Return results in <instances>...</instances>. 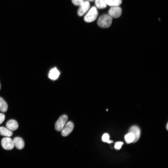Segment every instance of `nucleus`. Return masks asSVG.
I'll list each match as a JSON object with an SVG mask.
<instances>
[{
  "instance_id": "obj_16",
  "label": "nucleus",
  "mask_w": 168,
  "mask_h": 168,
  "mask_svg": "<svg viewBox=\"0 0 168 168\" xmlns=\"http://www.w3.org/2000/svg\"><path fill=\"white\" fill-rule=\"evenodd\" d=\"M95 4L99 9H104L106 7V4L104 0H95Z\"/></svg>"
},
{
  "instance_id": "obj_21",
  "label": "nucleus",
  "mask_w": 168,
  "mask_h": 168,
  "mask_svg": "<svg viewBox=\"0 0 168 168\" xmlns=\"http://www.w3.org/2000/svg\"><path fill=\"white\" fill-rule=\"evenodd\" d=\"M88 1H90V2H93L94 1V0H88Z\"/></svg>"
},
{
  "instance_id": "obj_15",
  "label": "nucleus",
  "mask_w": 168,
  "mask_h": 168,
  "mask_svg": "<svg viewBox=\"0 0 168 168\" xmlns=\"http://www.w3.org/2000/svg\"><path fill=\"white\" fill-rule=\"evenodd\" d=\"M134 138L135 137L134 134L131 133H128V134L125 135L124 137L125 141L127 143L133 142Z\"/></svg>"
},
{
  "instance_id": "obj_11",
  "label": "nucleus",
  "mask_w": 168,
  "mask_h": 168,
  "mask_svg": "<svg viewBox=\"0 0 168 168\" xmlns=\"http://www.w3.org/2000/svg\"><path fill=\"white\" fill-rule=\"evenodd\" d=\"M0 134L2 136L10 137L13 135L12 131L3 127H0Z\"/></svg>"
},
{
  "instance_id": "obj_17",
  "label": "nucleus",
  "mask_w": 168,
  "mask_h": 168,
  "mask_svg": "<svg viewBox=\"0 0 168 168\" xmlns=\"http://www.w3.org/2000/svg\"><path fill=\"white\" fill-rule=\"evenodd\" d=\"M110 136L107 133H104L102 136V139L103 142L108 143L113 142L112 141L109 140Z\"/></svg>"
},
{
  "instance_id": "obj_23",
  "label": "nucleus",
  "mask_w": 168,
  "mask_h": 168,
  "mask_svg": "<svg viewBox=\"0 0 168 168\" xmlns=\"http://www.w3.org/2000/svg\"><path fill=\"white\" fill-rule=\"evenodd\" d=\"M0 89H1V84H0Z\"/></svg>"
},
{
  "instance_id": "obj_10",
  "label": "nucleus",
  "mask_w": 168,
  "mask_h": 168,
  "mask_svg": "<svg viewBox=\"0 0 168 168\" xmlns=\"http://www.w3.org/2000/svg\"><path fill=\"white\" fill-rule=\"evenodd\" d=\"M6 126L7 128L11 131H15L17 129L18 124L16 121L14 119L8 120L6 124Z\"/></svg>"
},
{
  "instance_id": "obj_9",
  "label": "nucleus",
  "mask_w": 168,
  "mask_h": 168,
  "mask_svg": "<svg viewBox=\"0 0 168 168\" xmlns=\"http://www.w3.org/2000/svg\"><path fill=\"white\" fill-rule=\"evenodd\" d=\"M14 146L18 149L21 150L24 147L25 143L23 139L19 137H15L13 140Z\"/></svg>"
},
{
  "instance_id": "obj_1",
  "label": "nucleus",
  "mask_w": 168,
  "mask_h": 168,
  "mask_svg": "<svg viewBox=\"0 0 168 168\" xmlns=\"http://www.w3.org/2000/svg\"><path fill=\"white\" fill-rule=\"evenodd\" d=\"M112 21V17L109 15L104 14L99 17L97 23L100 27L107 28L111 26Z\"/></svg>"
},
{
  "instance_id": "obj_6",
  "label": "nucleus",
  "mask_w": 168,
  "mask_h": 168,
  "mask_svg": "<svg viewBox=\"0 0 168 168\" xmlns=\"http://www.w3.org/2000/svg\"><path fill=\"white\" fill-rule=\"evenodd\" d=\"M122 10L121 8L118 6H112L109 10V15L112 17L118 18L121 15Z\"/></svg>"
},
{
  "instance_id": "obj_13",
  "label": "nucleus",
  "mask_w": 168,
  "mask_h": 168,
  "mask_svg": "<svg viewBox=\"0 0 168 168\" xmlns=\"http://www.w3.org/2000/svg\"><path fill=\"white\" fill-rule=\"evenodd\" d=\"M106 4L111 6H118L122 2V0H104Z\"/></svg>"
},
{
  "instance_id": "obj_7",
  "label": "nucleus",
  "mask_w": 168,
  "mask_h": 168,
  "mask_svg": "<svg viewBox=\"0 0 168 168\" xmlns=\"http://www.w3.org/2000/svg\"><path fill=\"white\" fill-rule=\"evenodd\" d=\"M79 6L77 13L78 16H81L83 15L89 9L90 7V3L87 1H84Z\"/></svg>"
},
{
  "instance_id": "obj_22",
  "label": "nucleus",
  "mask_w": 168,
  "mask_h": 168,
  "mask_svg": "<svg viewBox=\"0 0 168 168\" xmlns=\"http://www.w3.org/2000/svg\"><path fill=\"white\" fill-rule=\"evenodd\" d=\"M168 124H167V125H166V129H167V130H168Z\"/></svg>"
},
{
  "instance_id": "obj_3",
  "label": "nucleus",
  "mask_w": 168,
  "mask_h": 168,
  "mask_svg": "<svg viewBox=\"0 0 168 168\" xmlns=\"http://www.w3.org/2000/svg\"><path fill=\"white\" fill-rule=\"evenodd\" d=\"M1 142L2 147L6 150H11L15 146L13 141L9 137L3 138L1 140Z\"/></svg>"
},
{
  "instance_id": "obj_18",
  "label": "nucleus",
  "mask_w": 168,
  "mask_h": 168,
  "mask_svg": "<svg viewBox=\"0 0 168 168\" xmlns=\"http://www.w3.org/2000/svg\"><path fill=\"white\" fill-rule=\"evenodd\" d=\"M84 0H72L73 4L76 6H80L84 2Z\"/></svg>"
},
{
  "instance_id": "obj_5",
  "label": "nucleus",
  "mask_w": 168,
  "mask_h": 168,
  "mask_svg": "<svg viewBox=\"0 0 168 168\" xmlns=\"http://www.w3.org/2000/svg\"><path fill=\"white\" fill-rule=\"evenodd\" d=\"M74 124L71 121H69L66 124L61 130V134L63 137L68 136L72 131L74 128Z\"/></svg>"
},
{
  "instance_id": "obj_19",
  "label": "nucleus",
  "mask_w": 168,
  "mask_h": 168,
  "mask_svg": "<svg viewBox=\"0 0 168 168\" xmlns=\"http://www.w3.org/2000/svg\"><path fill=\"white\" fill-rule=\"evenodd\" d=\"M123 144V143L122 142H117L114 145V147L116 149L119 150L121 148Z\"/></svg>"
},
{
  "instance_id": "obj_20",
  "label": "nucleus",
  "mask_w": 168,
  "mask_h": 168,
  "mask_svg": "<svg viewBox=\"0 0 168 168\" xmlns=\"http://www.w3.org/2000/svg\"><path fill=\"white\" fill-rule=\"evenodd\" d=\"M5 119V115L2 113H0V124H2Z\"/></svg>"
},
{
  "instance_id": "obj_4",
  "label": "nucleus",
  "mask_w": 168,
  "mask_h": 168,
  "mask_svg": "<svg viewBox=\"0 0 168 168\" xmlns=\"http://www.w3.org/2000/svg\"><path fill=\"white\" fill-rule=\"evenodd\" d=\"M68 119V117L66 115H63L60 116L55 123V130L57 131H61L66 124Z\"/></svg>"
},
{
  "instance_id": "obj_2",
  "label": "nucleus",
  "mask_w": 168,
  "mask_h": 168,
  "mask_svg": "<svg viewBox=\"0 0 168 168\" xmlns=\"http://www.w3.org/2000/svg\"><path fill=\"white\" fill-rule=\"evenodd\" d=\"M98 15V12L95 7H92L84 17V21L88 23L95 21Z\"/></svg>"
},
{
  "instance_id": "obj_8",
  "label": "nucleus",
  "mask_w": 168,
  "mask_h": 168,
  "mask_svg": "<svg viewBox=\"0 0 168 168\" xmlns=\"http://www.w3.org/2000/svg\"><path fill=\"white\" fill-rule=\"evenodd\" d=\"M128 133H132L134 136V139L133 142H135L138 141L140 137L141 132L138 126L135 125L132 126L129 129Z\"/></svg>"
},
{
  "instance_id": "obj_12",
  "label": "nucleus",
  "mask_w": 168,
  "mask_h": 168,
  "mask_svg": "<svg viewBox=\"0 0 168 168\" xmlns=\"http://www.w3.org/2000/svg\"><path fill=\"white\" fill-rule=\"evenodd\" d=\"M60 72L56 68L52 69L50 71L49 74V77L52 80H55L59 76Z\"/></svg>"
},
{
  "instance_id": "obj_14",
  "label": "nucleus",
  "mask_w": 168,
  "mask_h": 168,
  "mask_svg": "<svg viewBox=\"0 0 168 168\" xmlns=\"http://www.w3.org/2000/svg\"><path fill=\"white\" fill-rule=\"evenodd\" d=\"M7 108V104L2 98L0 97V111L3 112H6Z\"/></svg>"
}]
</instances>
